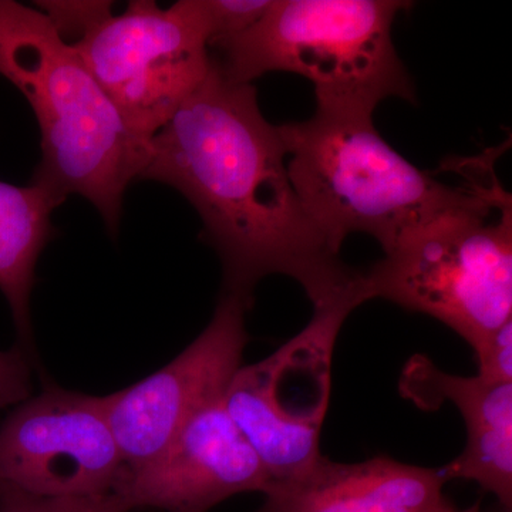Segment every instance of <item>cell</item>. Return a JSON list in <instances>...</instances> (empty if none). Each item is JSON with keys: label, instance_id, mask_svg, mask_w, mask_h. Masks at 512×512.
Masks as SVG:
<instances>
[{"label": "cell", "instance_id": "d6986e66", "mask_svg": "<svg viewBox=\"0 0 512 512\" xmlns=\"http://www.w3.org/2000/svg\"><path fill=\"white\" fill-rule=\"evenodd\" d=\"M451 512H481L480 503L471 505V507L468 508H464V510H457L456 508V510Z\"/></svg>", "mask_w": 512, "mask_h": 512}, {"label": "cell", "instance_id": "ac0fdd59", "mask_svg": "<svg viewBox=\"0 0 512 512\" xmlns=\"http://www.w3.org/2000/svg\"><path fill=\"white\" fill-rule=\"evenodd\" d=\"M32 369L28 352L22 348L0 350V410L29 399Z\"/></svg>", "mask_w": 512, "mask_h": 512}, {"label": "cell", "instance_id": "7c38bea8", "mask_svg": "<svg viewBox=\"0 0 512 512\" xmlns=\"http://www.w3.org/2000/svg\"><path fill=\"white\" fill-rule=\"evenodd\" d=\"M439 468L377 456L340 463L320 456L308 470L271 481L255 512H451Z\"/></svg>", "mask_w": 512, "mask_h": 512}, {"label": "cell", "instance_id": "9a60e30c", "mask_svg": "<svg viewBox=\"0 0 512 512\" xmlns=\"http://www.w3.org/2000/svg\"><path fill=\"white\" fill-rule=\"evenodd\" d=\"M113 2L104 0H43L35 2L36 9L49 20L63 40L76 42L99 28L113 15ZM74 42V43H76Z\"/></svg>", "mask_w": 512, "mask_h": 512}, {"label": "cell", "instance_id": "9c48e42d", "mask_svg": "<svg viewBox=\"0 0 512 512\" xmlns=\"http://www.w3.org/2000/svg\"><path fill=\"white\" fill-rule=\"evenodd\" d=\"M249 309L237 296L221 293L211 322L180 355L146 379L106 396L126 471L156 457L195 413L224 396L242 366Z\"/></svg>", "mask_w": 512, "mask_h": 512}, {"label": "cell", "instance_id": "277c9868", "mask_svg": "<svg viewBox=\"0 0 512 512\" xmlns=\"http://www.w3.org/2000/svg\"><path fill=\"white\" fill-rule=\"evenodd\" d=\"M403 0H274L256 25L215 46L228 80L252 83L272 72L299 74L315 87L316 110L373 117L390 97L416 103L397 55L393 23Z\"/></svg>", "mask_w": 512, "mask_h": 512}, {"label": "cell", "instance_id": "7a4b0ae2", "mask_svg": "<svg viewBox=\"0 0 512 512\" xmlns=\"http://www.w3.org/2000/svg\"><path fill=\"white\" fill-rule=\"evenodd\" d=\"M0 76L29 101L42 134V160L30 183L60 204L69 195L86 198L116 235L148 143L127 127L73 43L32 6L0 0Z\"/></svg>", "mask_w": 512, "mask_h": 512}, {"label": "cell", "instance_id": "2e32d148", "mask_svg": "<svg viewBox=\"0 0 512 512\" xmlns=\"http://www.w3.org/2000/svg\"><path fill=\"white\" fill-rule=\"evenodd\" d=\"M0 512H130L114 494L99 497H40L0 485Z\"/></svg>", "mask_w": 512, "mask_h": 512}, {"label": "cell", "instance_id": "ba28073f", "mask_svg": "<svg viewBox=\"0 0 512 512\" xmlns=\"http://www.w3.org/2000/svg\"><path fill=\"white\" fill-rule=\"evenodd\" d=\"M126 463L106 396L46 387L0 426V485L40 497L113 494Z\"/></svg>", "mask_w": 512, "mask_h": 512}, {"label": "cell", "instance_id": "5b68a950", "mask_svg": "<svg viewBox=\"0 0 512 512\" xmlns=\"http://www.w3.org/2000/svg\"><path fill=\"white\" fill-rule=\"evenodd\" d=\"M293 188L330 249L340 255L352 234L370 235L384 254L397 239L470 194L409 163L382 136L373 117L316 110L279 126Z\"/></svg>", "mask_w": 512, "mask_h": 512}, {"label": "cell", "instance_id": "6da1fadb", "mask_svg": "<svg viewBox=\"0 0 512 512\" xmlns=\"http://www.w3.org/2000/svg\"><path fill=\"white\" fill-rule=\"evenodd\" d=\"M140 180L181 192L220 258L222 289L249 308L266 276L295 279L313 308L366 291L306 214L288 173L279 126L262 114L254 83H235L214 57L204 83L148 143Z\"/></svg>", "mask_w": 512, "mask_h": 512}, {"label": "cell", "instance_id": "e0dca14e", "mask_svg": "<svg viewBox=\"0 0 512 512\" xmlns=\"http://www.w3.org/2000/svg\"><path fill=\"white\" fill-rule=\"evenodd\" d=\"M477 376L493 383H512V319L484 339L476 350Z\"/></svg>", "mask_w": 512, "mask_h": 512}, {"label": "cell", "instance_id": "8992f818", "mask_svg": "<svg viewBox=\"0 0 512 512\" xmlns=\"http://www.w3.org/2000/svg\"><path fill=\"white\" fill-rule=\"evenodd\" d=\"M366 302V293L353 292L316 306L298 335L254 365L239 367L228 384L225 407L271 481L299 476L322 456L333 352L343 323Z\"/></svg>", "mask_w": 512, "mask_h": 512}, {"label": "cell", "instance_id": "5bb4252c", "mask_svg": "<svg viewBox=\"0 0 512 512\" xmlns=\"http://www.w3.org/2000/svg\"><path fill=\"white\" fill-rule=\"evenodd\" d=\"M274 0H198L210 49L234 39L256 25Z\"/></svg>", "mask_w": 512, "mask_h": 512}, {"label": "cell", "instance_id": "8fae6325", "mask_svg": "<svg viewBox=\"0 0 512 512\" xmlns=\"http://www.w3.org/2000/svg\"><path fill=\"white\" fill-rule=\"evenodd\" d=\"M399 386L419 409L434 410L448 402L466 423V447L439 468L444 481H474L511 511L512 383L451 375L430 357L416 355L404 366Z\"/></svg>", "mask_w": 512, "mask_h": 512}, {"label": "cell", "instance_id": "3957f363", "mask_svg": "<svg viewBox=\"0 0 512 512\" xmlns=\"http://www.w3.org/2000/svg\"><path fill=\"white\" fill-rule=\"evenodd\" d=\"M470 194L397 239L363 272L370 301L439 320L476 350L512 319V200L493 168Z\"/></svg>", "mask_w": 512, "mask_h": 512}, {"label": "cell", "instance_id": "30bf717a", "mask_svg": "<svg viewBox=\"0 0 512 512\" xmlns=\"http://www.w3.org/2000/svg\"><path fill=\"white\" fill-rule=\"evenodd\" d=\"M269 483L222 396L195 413L156 457L126 471L113 494L130 512H208L235 495L262 493Z\"/></svg>", "mask_w": 512, "mask_h": 512}, {"label": "cell", "instance_id": "52a82bcc", "mask_svg": "<svg viewBox=\"0 0 512 512\" xmlns=\"http://www.w3.org/2000/svg\"><path fill=\"white\" fill-rule=\"evenodd\" d=\"M124 123L150 143L207 79L210 39L198 0L160 8L131 0L120 15L73 43Z\"/></svg>", "mask_w": 512, "mask_h": 512}, {"label": "cell", "instance_id": "4fadbf2b", "mask_svg": "<svg viewBox=\"0 0 512 512\" xmlns=\"http://www.w3.org/2000/svg\"><path fill=\"white\" fill-rule=\"evenodd\" d=\"M60 202L39 185L0 181V292L12 311L23 345H32L30 295L37 261L55 235L52 215Z\"/></svg>", "mask_w": 512, "mask_h": 512}]
</instances>
